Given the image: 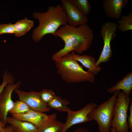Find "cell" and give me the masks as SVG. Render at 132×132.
<instances>
[{
  "instance_id": "obj_1",
  "label": "cell",
  "mask_w": 132,
  "mask_h": 132,
  "mask_svg": "<svg viewBox=\"0 0 132 132\" xmlns=\"http://www.w3.org/2000/svg\"><path fill=\"white\" fill-rule=\"evenodd\" d=\"M54 36L62 40L65 46L52 55V59L54 61L72 51L81 55L90 48L94 39L93 30L87 24L77 27L68 24L61 26L56 31Z\"/></svg>"
},
{
  "instance_id": "obj_2",
  "label": "cell",
  "mask_w": 132,
  "mask_h": 132,
  "mask_svg": "<svg viewBox=\"0 0 132 132\" xmlns=\"http://www.w3.org/2000/svg\"><path fill=\"white\" fill-rule=\"evenodd\" d=\"M33 16L38 20V26L33 30L32 38L35 42L40 41L45 35L55 33L60 26L67 24L66 15L62 5L50 6L45 12H35Z\"/></svg>"
},
{
  "instance_id": "obj_3",
  "label": "cell",
  "mask_w": 132,
  "mask_h": 132,
  "mask_svg": "<svg viewBox=\"0 0 132 132\" xmlns=\"http://www.w3.org/2000/svg\"><path fill=\"white\" fill-rule=\"evenodd\" d=\"M54 61L58 73L67 83L94 82L95 76L84 70L78 62L73 58L70 53Z\"/></svg>"
},
{
  "instance_id": "obj_4",
  "label": "cell",
  "mask_w": 132,
  "mask_h": 132,
  "mask_svg": "<svg viewBox=\"0 0 132 132\" xmlns=\"http://www.w3.org/2000/svg\"><path fill=\"white\" fill-rule=\"evenodd\" d=\"M119 91H115L112 96L89 114L90 119L96 121L99 132H110L114 106Z\"/></svg>"
},
{
  "instance_id": "obj_5",
  "label": "cell",
  "mask_w": 132,
  "mask_h": 132,
  "mask_svg": "<svg viewBox=\"0 0 132 132\" xmlns=\"http://www.w3.org/2000/svg\"><path fill=\"white\" fill-rule=\"evenodd\" d=\"M132 100L131 97L127 96L123 91H119L114 106L111 127L120 132H128L127 112Z\"/></svg>"
},
{
  "instance_id": "obj_6",
  "label": "cell",
  "mask_w": 132,
  "mask_h": 132,
  "mask_svg": "<svg viewBox=\"0 0 132 132\" xmlns=\"http://www.w3.org/2000/svg\"><path fill=\"white\" fill-rule=\"evenodd\" d=\"M117 27V24L113 21L106 22L102 25L100 32L104 45L99 58L95 63L96 66H100L101 63L108 62L112 57L111 43L116 36Z\"/></svg>"
},
{
  "instance_id": "obj_7",
  "label": "cell",
  "mask_w": 132,
  "mask_h": 132,
  "mask_svg": "<svg viewBox=\"0 0 132 132\" xmlns=\"http://www.w3.org/2000/svg\"><path fill=\"white\" fill-rule=\"evenodd\" d=\"M97 104L93 102L87 103L81 109L77 111L71 110L67 112L66 122L61 132H66L71 127L75 125L91 121L89 114L97 107Z\"/></svg>"
},
{
  "instance_id": "obj_8",
  "label": "cell",
  "mask_w": 132,
  "mask_h": 132,
  "mask_svg": "<svg viewBox=\"0 0 132 132\" xmlns=\"http://www.w3.org/2000/svg\"><path fill=\"white\" fill-rule=\"evenodd\" d=\"M14 91L18 95L19 100L25 102L31 109L43 113L51 110L47 104L41 99L39 92L34 91L26 92L18 89Z\"/></svg>"
},
{
  "instance_id": "obj_9",
  "label": "cell",
  "mask_w": 132,
  "mask_h": 132,
  "mask_svg": "<svg viewBox=\"0 0 132 132\" xmlns=\"http://www.w3.org/2000/svg\"><path fill=\"white\" fill-rule=\"evenodd\" d=\"M21 81L12 85L7 84L4 87L0 96V120L6 125L9 111L13 107L14 102L11 99L12 93L15 89L20 86Z\"/></svg>"
},
{
  "instance_id": "obj_10",
  "label": "cell",
  "mask_w": 132,
  "mask_h": 132,
  "mask_svg": "<svg viewBox=\"0 0 132 132\" xmlns=\"http://www.w3.org/2000/svg\"><path fill=\"white\" fill-rule=\"evenodd\" d=\"M62 6L66 12L67 24L72 27H77L87 24L88 19L70 0H61Z\"/></svg>"
},
{
  "instance_id": "obj_11",
  "label": "cell",
  "mask_w": 132,
  "mask_h": 132,
  "mask_svg": "<svg viewBox=\"0 0 132 132\" xmlns=\"http://www.w3.org/2000/svg\"><path fill=\"white\" fill-rule=\"evenodd\" d=\"M124 1V0H104L102 7L106 16L119 20L123 8Z\"/></svg>"
},
{
  "instance_id": "obj_12",
  "label": "cell",
  "mask_w": 132,
  "mask_h": 132,
  "mask_svg": "<svg viewBox=\"0 0 132 132\" xmlns=\"http://www.w3.org/2000/svg\"><path fill=\"white\" fill-rule=\"evenodd\" d=\"M11 115L12 117L16 119L31 123L38 128L43 124L48 115L31 109L24 113L12 114Z\"/></svg>"
},
{
  "instance_id": "obj_13",
  "label": "cell",
  "mask_w": 132,
  "mask_h": 132,
  "mask_svg": "<svg viewBox=\"0 0 132 132\" xmlns=\"http://www.w3.org/2000/svg\"><path fill=\"white\" fill-rule=\"evenodd\" d=\"M73 58L77 62H80L85 68L88 69V71L95 76L98 74L102 68L95 65V58L90 55L78 54L74 51L70 53Z\"/></svg>"
},
{
  "instance_id": "obj_14",
  "label": "cell",
  "mask_w": 132,
  "mask_h": 132,
  "mask_svg": "<svg viewBox=\"0 0 132 132\" xmlns=\"http://www.w3.org/2000/svg\"><path fill=\"white\" fill-rule=\"evenodd\" d=\"M64 125L57 120V114L53 113L48 115L43 124L37 128V132H61Z\"/></svg>"
},
{
  "instance_id": "obj_15",
  "label": "cell",
  "mask_w": 132,
  "mask_h": 132,
  "mask_svg": "<svg viewBox=\"0 0 132 132\" xmlns=\"http://www.w3.org/2000/svg\"><path fill=\"white\" fill-rule=\"evenodd\" d=\"M132 89V72H129L114 86L108 88L107 92L113 94L115 91L122 90L125 94L129 96Z\"/></svg>"
},
{
  "instance_id": "obj_16",
  "label": "cell",
  "mask_w": 132,
  "mask_h": 132,
  "mask_svg": "<svg viewBox=\"0 0 132 132\" xmlns=\"http://www.w3.org/2000/svg\"><path fill=\"white\" fill-rule=\"evenodd\" d=\"M7 123L10 124L14 132H37V128L30 122L7 117Z\"/></svg>"
},
{
  "instance_id": "obj_17",
  "label": "cell",
  "mask_w": 132,
  "mask_h": 132,
  "mask_svg": "<svg viewBox=\"0 0 132 132\" xmlns=\"http://www.w3.org/2000/svg\"><path fill=\"white\" fill-rule=\"evenodd\" d=\"M13 25L14 35L17 37H19L30 31L33 27L34 22L25 17L23 19L17 21Z\"/></svg>"
},
{
  "instance_id": "obj_18",
  "label": "cell",
  "mask_w": 132,
  "mask_h": 132,
  "mask_svg": "<svg viewBox=\"0 0 132 132\" xmlns=\"http://www.w3.org/2000/svg\"><path fill=\"white\" fill-rule=\"evenodd\" d=\"M70 103L68 100L55 95L54 98L47 104L51 109L67 112L71 110L67 106Z\"/></svg>"
},
{
  "instance_id": "obj_19",
  "label": "cell",
  "mask_w": 132,
  "mask_h": 132,
  "mask_svg": "<svg viewBox=\"0 0 132 132\" xmlns=\"http://www.w3.org/2000/svg\"><path fill=\"white\" fill-rule=\"evenodd\" d=\"M118 24L117 29L124 32L132 30V12L129 13L127 16H121L117 21Z\"/></svg>"
},
{
  "instance_id": "obj_20",
  "label": "cell",
  "mask_w": 132,
  "mask_h": 132,
  "mask_svg": "<svg viewBox=\"0 0 132 132\" xmlns=\"http://www.w3.org/2000/svg\"><path fill=\"white\" fill-rule=\"evenodd\" d=\"M31 109L25 102L20 100L14 102L13 106L9 113L12 114H22L28 111Z\"/></svg>"
},
{
  "instance_id": "obj_21",
  "label": "cell",
  "mask_w": 132,
  "mask_h": 132,
  "mask_svg": "<svg viewBox=\"0 0 132 132\" xmlns=\"http://www.w3.org/2000/svg\"><path fill=\"white\" fill-rule=\"evenodd\" d=\"M77 8L84 15L90 13L91 6L88 0H70Z\"/></svg>"
},
{
  "instance_id": "obj_22",
  "label": "cell",
  "mask_w": 132,
  "mask_h": 132,
  "mask_svg": "<svg viewBox=\"0 0 132 132\" xmlns=\"http://www.w3.org/2000/svg\"><path fill=\"white\" fill-rule=\"evenodd\" d=\"M39 93L42 100L47 104L52 100L56 95L53 90L50 89H43Z\"/></svg>"
},
{
  "instance_id": "obj_23",
  "label": "cell",
  "mask_w": 132,
  "mask_h": 132,
  "mask_svg": "<svg viewBox=\"0 0 132 132\" xmlns=\"http://www.w3.org/2000/svg\"><path fill=\"white\" fill-rule=\"evenodd\" d=\"M3 81L0 85V96L5 86L8 84L12 85L14 84V80L12 77L7 72H5L3 75Z\"/></svg>"
},
{
  "instance_id": "obj_24",
  "label": "cell",
  "mask_w": 132,
  "mask_h": 132,
  "mask_svg": "<svg viewBox=\"0 0 132 132\" xmlns=\"http://www.w3.org/2000/svg\"><path fill=\"white\" fill-rule=\"evenodd\" d=\"M14 25L12 23L0 24V35L3 34L14 33Z\"/></svg>"
},
{
  "instance_id": "obj_25",
  "label": "cell",
  "mask_w": 132,
  "mask_h": 132,
  "mask_svg": "<svg viewBox=\"0 0 132 132\" xmlns=\"http://www.w3.org/2000/svg\"><path fill=\"white\" fill-rule=\"evenodd\" d=\"M130 113L128 117L127 122L129 129L132 130V101L131 102L129 108Z\"/></svg>"
},
{
  "instance_id": "obj_26",
  "label": "cell",
  "mask_w": 132,
  "mask_h": 132,
  "mask_svg": "<svg viewBox=\"0 0 132 132\" xmlns=\"http://www.w3.org/2000/svg\"><path fill=\"white\" fill-rule=\"evenodd\" d=\"M13 130L12 127L11 125L6 126L0 132H13Z\"/></svg>"
},
{
  "instance_id": "obj_27",
  "label": "cell",
  "mask_w": 132,
  "mask_h": 132,
  "mask_svg": "<svg viewBox=\"0 0 132 132\" xmlns=\"http://www.w3.org/2000/svg\"><path fill=\"white\" fill-rule=\"evenodd\" d=\"M72 132H90L87 129L82 127L78 128Z\"/></svg>"
},
{
  "instance_id": "obj_28",
  "label": "cell",
  "mask_w": 132,
  "mask_h": 132,
  "mask_svg": "<svg viewBox=\"0 0 132 132\" xmlns=\"http://www.w3.org/2000/svg\"><path fill=\"white\" fill-rule=\"evenodd\" d=\"M6 127V124L0 120V132Z\"/></svg>"
},
{
  "instance_id": "obj_29",
  "label": "cell",
  "mask_w": 132,
  "mask_h": 132,
  "mask_svg": "<svg viewBox=\"0 0 132 132\" xmlns=\"http://www.w3.org/2000/svg\"><path fill=\"white\" fill-rule=\"evenodd\" d=\"M110 132H120L118 131L114 127H111Z\"/></svg>"
},
{
  "instance_id": "obj_30",
  "label": "cell",
  "mask_w": 132,
  "mask_h": 132,
  "mask_svg": "<svg viewBox=\"0 0 132 132\" xmlns=\"http://www.w3.org/2000/svg\"><path fill=\"white\" fill-rule=\"evenodd\" d=\"M129 0H124L123 2V8H124L126 6V4H127Z\"/></svg>"
},
{
  "instance_id": "obj_31",
  "label": "cell",
  "mask_w": 132,
  "mask_h": 132,
  "mask_svg": "<svg viewBox=\"0 0 132 132\" xmlns=\"http://www.w3.org/2000/svg\"></svg>"
}]
</instances>
